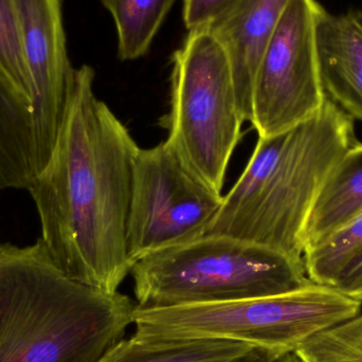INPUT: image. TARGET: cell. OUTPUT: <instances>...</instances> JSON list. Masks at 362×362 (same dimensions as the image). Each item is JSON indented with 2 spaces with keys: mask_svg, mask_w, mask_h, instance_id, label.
I'll list each match as a JSON object with an SVG mask.
<instances>
[{
  "mask_svg": "<svg viewBox=\"0 0 362 362\" xmlns=\"http://www.w3.org/2000/svg\"><path fill=\"white\" fill-rule=\"evenodd\" d=\"M95 76L90 66L74 68L57 141L28 192L53 263L74 280L114 293L134 265L127 223L140 148L95 95Z\"/></svg>",
  "mask_w": 362,
  "mask_h": 362,
  "instance_id": "6da1fadb",
  "label": "cell"
},
{
  "mask_svg": "<svg viewBox=\"0 0 362 362\" xmlns=\"http://www.w3.org/2000/svg\"><path fill=\"white\" fill-rule=\"evenodd\" d=\"M137 303L66 276L38 238L0 244V362H98Z\"/></svg>",
  "mask_w": 362,
  "mask_h": 362,
  "instance_id": "7a4b0ae2",
  "label": "cell"
},
{
  "mask_svg": "<svg viewBox=\"0 0 362 362\" xmlns=\"http://www.w3.org/2000/svg\"><path fill=\"white\" fill-rule=\"evenodd\" d=\"M356 141L354 119L327 97L293 129L259 137L208 235L252 243L303 259V234L332 171Z\"/></svg>",
  "mask_w": 362,
  "mask_h": 362,
  "instance_id": "3957f363",
  "label": "cell"
},
{
  "mask_svg": "<svg viewBox=\"0 0 362 362\" xmlns=\"http://www.w3.org/2000/svg\"><path fill=\"white\" fill-rule=\"evenodd\" d=\"M131 274L140 308L269 297L313 282L303 259L208 234L142 257Z\"/></svg>",
  "mask_w": 362,
  "mask_h": 362,
  "instance_id": "277c9868",
  "label": "cell"
},
{
  "mask_svg": "<svg viewBox=\"0 0 362 362\" xmlns=\"http://www.w3.org/2000/svg\"><path fill=\"white\" fill-rule=\"evenodd\" d=\"M361 305L332 287L310 282L269 297L163 308L137 306L134 337L144 341L232 340L287 354L313 336L361 314Z\"/></svg>",
  "mask_w": 362,
  "mask_h": 362,
  "instance_id": "5b68a950",
  "label": "cell"
},
{
  "mask_svg": "<svg viewBox=\"0 0 362 362\" xmlns=\"http://www.w3.org/2000/svg\"><path fill=\"white\" fill-rule=\"evenodd\" d=\"M170 110L160 120L185 165L221 193L245 122L231 67L210 30L189 31L172 57Z\"/></svg>",
  "mask_w": 362,
  "mask_h": 362,
  "instance_id": "8992f818",
  "label": "cell"
},
{
  "mask_svg": "<svg viewBox=\"0 0 362 362\" xmlns=\"http://www.w3.org/2000/svg\"><path fill=\"white\" fill-rule=\"evenodd\" d=\"M223 198L185 165L167 140L154 148H140L127 223L133 264L206 235Z\"/></svg>",
  "mask_w": 362,
  "mask_h": 362,
  "instance_id": "52a82bcc",
  "label": "cell"
},
{
  "mask_svg": "<svg viewBox=\"0 0 362 362\" xmlns=\"http://www.w3.org/2000/svg\"><path fill=\"white\" fill-rule=\"evenodd\" d=\"M323 12L317 0H289L253 82L250 122L259 137L289 131L322 107L317 30Z\"/></svg>",
  "mask_w": 362,
  "mask_h": 362,
  "instance_id": "ba28073f",
  "label": "cell"
},
{
  "mask_svg": "<svg viewBox=\"0 0 362 362\" xmlns=\"http://www.w3.org/2000/svg\"><path fill=\"white\" fill-rule=\"evenodd\" d=\"M29 74L36 174L46 165L65 117L74 68L68 57L62 0H15Z\"/></svg>",
  "mask_w": 362,
  "mask_h": 362,
  "instance_id": "9c48e42d",
  "label": "cell"
},
{
  "mask_svg": "<svg viewBox=\"0 0 362 362\" xmlns=\"http://www.w3.org/2000/svg\"><path fill=\"white\" fill-rule=\"evenodd\" d=\"M289 0H240L206 28L223 46L233 76L238 108L251 121L252 87L262 57Z\"/></svg>",
  "mask_w": 362,
  "mask_h": 362,
  "instance_id": "30bf717a",
  "label": "cell"
},
{
  "mask_svg": "<svg viewBox=\"0 0 362 362\" xmlns=\"http://www.w3.org/2000/svg\"><path fill=\"white\" fill-rule=\"evenodd\" d=\"M325 95L362 122V11L325 12L317 30Z\"/></svg>",
  "mask_w": 362,
  "mask_h": 362,
  "instance_id": "8fae6325",
  "label": "cell"
},
{
  "mask_svg": "<svg viewBox=\"0 0 362 362\" xmlns=\"http://www.w3.org/2000/svg\"><path fill=\"white\" fill-rule=\"evenodd\" d=\"M35 175L31 99L0 66V189L28 191Z\"/></svg>",
  "mask_w": 362,
  "mask_h": 362,
  "instance_id": "7c38bea8",
  "label": "cell"
},
{
  "mask_svg": "<svg viewBox=\"0 0 362 362\" xmlns=\"http://www.w3.org/2000/svg\"><path fill=\"white\" fill-rule=\"evenodd\" d=\"M361 213L362 144H357L340 159L321 189L304 230V251Z\"/></svg>",
  "mask_w": 362,
  "mask_h": 362,
  "instance_id": "4fadbf2b",
  "label": "cell"
},
{
  "mask_svg": "<svg viewBox=\"0 0 362 362\" xmlns=\"http://www.w3.org/2000/svg\"><path fill=\"white\" fill-rule=\"evenodd\" d=\"M255 346L221 339H121L98 362H234Z\"/></svg>",
  "mask_w": 362,
  "mask_h": 362,
  "instance_id": "5bb4252c",
  "label": "cell"
},
{
  "mask_svg": "<svg viewBox=\"0 0 362 362\" xmlns=\"http://www.w3.org/2000/svg\"><path fill=\"white\" fill-rule=\"evenodd\" d=\"M175 0H101L118 35L121 61H135L150 50Z\"/></svg>",
  "mask_w": 362,
  "mask_h": 362,
  "instance_id": "9a60e30c",
  "label": "cell"
},
{
  "mask_svg": "<svg viewBox=\"0 0 362 362\" xmlns=\"http://www.w3.org/2000/svg\"><path fill=\"white\" fill-rule=\"evenodd\" d=\"M362 247V213L337 231L305 249L303 262L308 279L329 286L346 259Z\"/></svg>",
  "mask_w": 362,
  "mask_h": 362,
  "instance_id": "2e32d148",
  "label": "cell"
},
{
  "mask_svg": "<svg viewBox=\"0 0 362 362\" xmlns=\"http://www.w3.org/2000/svg\"><path fill=\"white\" fill-rule=\"evenodd\" d=\"M295 353L303 362H362V314L313 336Z\"/></svg>",
  "mask_w": 362,
  "mask_h": 362,
  "instance_id": "e0dca14e",
  "label": "cell"
},
{
  "mask_svg": "<svg viewBox=\"0 0 362 362\" xmlns=\"http://www.w3.org/2000/svg\"><path fill=\"white\" fill-rule=\"evenodd\" d=\"M0 66L31 99L29 74L23 57L21 23L15 0H0Z\"/></svg>",
  "mask_w": 362,
  "mask_h": 362,
  "instance_id": "ac0fdd59",
  "label": "cell"
},
{
  "mask_svg": "<svg viewBox=\"0 0 362 362\" xmlns=\"http://www.w3.org/2000/svg\"><path fill=\"white\" fill-rule=\"evenodd\" d=\"M240 0H183L182 18L189 31L206 29Z\"/></svg>",
  "mask_w": 362,
  "mask_h": 362,
  "instance_id": "d6986e66",
  "label": "cell"
},
{
  "mask_svg": "<svg viewBox=\"0 0 362 362\" xmlns=\"http://www.w3.org/2000/svg\"><path fill=\"white\" fill-rule=\"evenodd\" d=\"M329 286L362 303V247L346 259Z\"/></svg>",
  "mask_w": 362,
  "mask_h": 362,
  "instance_id": "ffe728a7",
  "label": "cell"
},
{
  "mask_svg": "<svg viewBox=\"0 0 362 362\" xmlns=\"http://www.w3.org/2000/svg\"><path fill=\"white\" fill-rule=\"evenodd\" d=\"M283 355L285 354H281V353L268 350V349L255 346L250 352L247 353L246 355L234 362H276Z\"/></svg>",
  "mask_w": 362,
  "mask_h": 362,
  "instance_id": "44dd1931",
  "label": "cell"
},
{
  "mask_svg": "<svg viewBox=\"0 0 362 362\" xmlns=\"http://www.w3.org/2000/svg\"><path fill=\"white\" fill-rule=\"evenodd\" d=\"M276 362H303L300 359V357L296 354L295 352L287 353V354L283 355L280 359Z\"/></svg>",
  "mask_w": 362,
  "mask_h": 362,
  "instance_id": "7402d4cb",
  "label": "cell"
}]
</instances>
